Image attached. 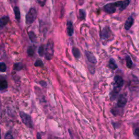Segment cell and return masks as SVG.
<instances>
[{
  "instance_id": "1",
  "label": "cell",
  "mask_w": 139,
  "mask_h": 139,
  "mask_svg": "<svg viewBox=\"0 0 139 139\" xmlns=\"http://www.w3.org/2000/svg\"><path fill=\"white\" fill-rule=\"evenodd\" d=\"M54 54V43L52 40L49 39L47 41L45 48V58L47 60H50Z\"/></svg>"
},
{
  "instance_id": "2",
  "label": "cell",
  "mask_w": 139,
  "mask_h": 139,
  "mask_svg": "<svg viewBox=\"0 0 139 139\" xmlns=\"http://www.w3.org/2000/svg\"><path fill=\"white\" fill-rule=\"evenodd\" d=\"M37 17V11L35 8H32L29 9L26 16V23L27 25H31L34 22Z\"/></svg>"
},
{
  "instance_id": "3",
  "label": "cell",
  "mask_w": 139,
  "mask_h": 139,
  "mask_svg": "<svg viewBox=\"0 0 139 139\" xmlns=\"http://www.w3.org/2000/svg\"><path fill=\"white\" fill-rule=\"evenodd\" d=\"M19 115L21 117V119L22 120V122L26 126L29 127V128H33V121H32V118L30 115L22 111L20 112Z\"/></svg>"
},
{
  "instance_id": "4",
  "label": "cell",
  "mask_w": 139,
  "mask_h": 139,
  "mask_svg": "<svg viewBox=\"0 0 139 139\" xmlns=\"http://www.w3.org/2000/svg\"><path fill=\"white\" fill-rule=\"evenodd\" d=\"M116 8L115 3H109L103 7V10L108 14H113L116 11Z\"/></svg>"
},
{
  "instance_id": "5",
  "label": "cell",
  "mask_w": 139,
  "mask_h": 139,
  "mask_svg": "<svg viewBox=\"0 0 139 139\" xmlns=\"http://www.w3.org/2000/svg\"><path fill=\"white\" fill-rule=\"evenodd\" d=\"M130 0H125V1H120L115 2V3L116 6L119 8V10L120 11H123L128 7V5L129 4Z\"/></svg>"
},
{
  "instance_id": "6",
  "label": "cell",
  "mask_w": 139,
  "mask_h": 139,
  "mask_svg": "<svg viewBox=\"0 0 139 139\" xmlns=\"http://www.w3.org/2000/svg\"><path fill=\"white\" fill-rule=\"evenodd\" d=\"M111 35V31L109 27H105L100 32V36L101 39L106 40L109 39Z\"/></svg>"
},
{
  "instance_id": "7",
  "label": "cell",
  "mask_w": 139,
  "mask_h": 139,
  "mask_svg": "<svg viewBox=\"0 0 139 139\" xmlns=\"http://www.w3.org/2000/svg\"><path fill=\"white\" fill-rule=\"evenodd\" d=\"M127 102V99L125 96L121 94L119 97L117 103V106L119 108H123L125 106Z\"/></svg>"
},
{
  "instance_id": "8",
  "label": "cell",
  "mask_w": 139,
  "mask_h": 139,
  "mask_svg": "<svg viewBox=\"0 0 139 139\" xmlns=\"http://www.w3.org/2000/svg\"><path fill=\"white\" fill-rule=\"evenodd\" d=\"M115 87L121 88L124 84V81L123 78L120 76H116L114 77Z\"/></svg>"
},
{
  "instance_id": "9",
  "label": "cell",
  "mask_w": 139,
  "mask_h": 139,
  "mask_svg": "<svg viewBox=\"0 0 139 139\" xmlns=\"http://www.w3.org/2000/svg\"><path fill=\"white\" fill-rule=\"evenodd\" d=\"M85 55L87 56L88 60L91 64H95L97 63V59L95 56L93 55V53L89 51H85Z\"/></svg>"
},
{
  "instance_id": "10",
  "label": "cell",
  "mask_w": 139,
  "mask_h": 139,
  "mask_svg": "<svg viewBox=\"0 0 139 139\" xmlns=\"http://www.w3.org/2000/svg\"><path fill=\"white\" fill-rule=\"evenodd\" d=\"M8 88V82L3 77L0 76V90L4 91Z\"/></svg>"
},
{
  "instance_id": "11",
  "label": "cell",
  "mask_w": 139,
  "mask_h": 139,
  "mask_svg": "<svg viewBox=\"0 0 139 139\" xmlns=\"http://www.w3.org/2000/svg\"><path fill=\"white\" fill-rule=\"evenodd\" d=\"M134 20L133 18V17L129 16L128 18L127 19L125 24V28L126 30L128 31L129 29H130V28L132 27L133 25L134 24Z\"/></svg>"
},
{
  "instance_id": "12",
  "label": "cell",
  "mask_w": 139,
  "mask_h": 139,
  "mask_svg": "<svg viewBox=\"0 0 139 139\" xmlns=\"http://www.w3.org/2000/svg\"><path fill=\"white\" fill-rule=\"evenodd\" d=\"M67 33L69 36L71 37L73 34L74 29L72 22L71 21H68L67 22Z\"/></svg>"
},
{
  "instance_id": "13",
  "label": "cell",
  "mask_w": 139,
  "mask_h": 139,
  "mask_svg": "<svg viewBox=\"0 0 139 139\" xmlns=\"http://www.w3.org/2000/svg\"><path fill=\"white\" fill-rule=\"evenodd\" d=\"M120 90V88H117L116 87H115L113 89V91H111L110 93V99L111 100H114L115 98H116L118 93H119V91Z\"/></svg>"
},
{
  "instance_id": "14",
  "label": "cell",
  "mask_w": 139,
  "mask_h": 139,
  "mask_svg": "<svg viewBox=\"0 0 139 139\" xmlns=\"http://www.w3.org/2000/svg\"><path fill=\"white\" fill-rule=\"evenodd\" d=\"M9 21V18L7 16H3L0 18V27L3 28Z\"/></svg>"
},
{
  "instance_id": "15",
  "label": "cell",
  "mask_w": 139,
  "mask_h": 139,
  "mask_svg": "<svg viewBox=\"0 0 139 139\" xmlns=\"http://www.w3.org/2000/svg\"><path fill=\"white\" fill-rule=\"evenodd\" d=\"M108 66L109 69H110L113 70H115L117 69V65L116 64V62H115V60L113 58H111L109 60Z\"/></svg>"
},
{
  "instance_id": "16",
  "label": "cell",
  "mask_w": 139,
  "mask_h": 139,
  "mask_svg": "<svg viewBox=\"0 0 139 139\" xmlns=\"http://www.w3.org/2000/svg\"><path fill=\"white\" fill-rule=\"evenodd\" d=\"M14 14H15V19H16L17 21L19 22L20 19H21L20 11L19 8L16 6L14 7Z\"/></svg>"
},
{
  "instance_id": "17",
  "label": "cell",
  "mask_w": 139,
  "mask_h": 139,
  "mask_svg": "<svg viewBox=\"0 0 139 139\" xmlns=\"http://www.w3.org/2000/svg\"><path fill=\"white\" fill-rule=\"evenodd\" d=\"M72 52L74 57L78 59L81 57V52H80L79 49L78 48L73 47L72 49Z\"/></svg>"
},
{
  "instance_id": "18",
  "label": "cell",
  "mask_w": 139,
  "mask_h": 139,
  "mask_svg": "<svg viewBox=\"0 0 139 139\" xmlns=\"http://www.w3.org/2000/svg\"><path fill=\"white\" fill-rule=\"evenodd\" d=\"M28 36L29 39H30L31 41H32V43H36L37 42V37L35 35V33L33 31H29L28 33Z\"/></svg>"
},
{
  "instance_id": "19",
  "label": "cell",
  "mask_w": 139,
  "mask_h": 139,
  "mask_svg": "<svg viewBox=\"0 0 139 139\" xmlns=\"http://www.w3.org/2000/svg\"><path fill=\"white\" fill-rule=\"evenodd\" d=\"M126 65L127 67L129 68V69H131L133 65V63L131 58L130 57L129 55H127L126 57Z\"/></svg>"
},
{
  "instance_id": "20",
  "label": "cell",
  "mask_w": 139,
  "mask_h": 139,
  "mask_svg": "<svg viewBox=\"0 0 139 139\" xmlns=\"http://www.w3.org/2000/svg\"><path fill=\"white\" fill-rule=\"evenodd\" d=\"M45 46L44 45H41L39 48H38V53L41 57H43L44 55L45 54Z\"/></svg>"
},
{
  "instance_id": "21",
  "label": "cell",
  "mask_w": 139,
  "mask_h": 139,
  "mask_svg": "<svg viewBox=\"0 0 139 139\" xmlns=\"http://www.w3.org/2000/svg\"><path fill=\"white\" fill-rule=\"evenodd\" d=\"M79 19L81 20H84L86 17V13L84 10L83 9H79Z\"/></svg>"
},
{
  "instance_id": "22",
  "label": "cell",
  "mask_w": 139,
  "mask_h": 139,
  "mask_svg": "<svg viewBox=\"0 0 139 139\" xmlns=\"http://www.w3.org/2000/svg\"><path fill=\"white\" fill-rule=\"evenodd\" d=\"M27 54L30 57H32L34 54V48L33 46H29L27 49Z\"/></svg>"
},
{
  "instance_id": "23",
  "label": "cell",
  "mask_w": 139,
  "mask_h": 139,
  "mask_svg": "<svg viewBox=\"0 0 139 139\" xmlns=\"http://www.w3.org/2000/svg\"><path fill=\"white\" fill-rule=\"evenodd\" d=\"M23 68V66L21 63H16V64H14V66H13V69L15 70H21Z\"/></svg>"
},
{
  "instance_id": "24",
  "label": "cell",
  "mask_w": 139,
  "mask_h": 139,
  "mask_svg": "<svg viewBox=\"0 0 139 139\" xmlns=\"http://www.w3.org/2000/svg\"><path fill=\"white\" fill-rule=\"evenodd\" d=\"M7 70V66L3 62L0 63V72H4Z\"/></svg>"
},
{
  "instance_id": "25",
  "label": "cell",
  "mask_w": 139,
  "mask_h": 139,
  "mask_svg": "<svg viewBox=\"0 0 139 139\" xmlns=\"http://www.w3.org/2000/svg\"><path fill=\"white\" fill-rule=\"evenodd\" d=\"M34 65L36 67H43L44 66V63L41 60L38 59L35 61Z\"/></svg>"
},
{
  "instance_id": "26",
  "label": "cell",
  "mask_w": 139,
  "mask_h": 139,
  "mask_svg": "<svg viewBox=\"0 0 139 139\" xmlns=\"http://www.w3.org/2000/svg\"><path fill=\"white\" fill-rule=\"evenodd\" d=\"M38 3H39L41 7H43L45 5L47 0H37Z\"/></svg>"
},
{
  "instance_id": "27",
  "label": "cell",
  "mask_w": 139,
  "mask_h": 139,
  "mask_svg": "<svg viewBox=\"0 0 139 139\" xmlns=\"http://www.w3.org/2000/svg\"><path fill=\"white\" fill-rule=\"evenodd\" d=\"M134 133L136 137L139 138V128H136L134 131Z\"/></svg>"
},
{
  "instance_id": "28",
  "label": "cell",
  "mask_w": 139,
  "mask_h": 139,
  "mask_svg": "<svg viewBox=\"0 0 139 139\" xmlns=\"http://www.w3.org/2000/svg\"><path fill=\"white\" fill-rule=\"evenodd\" d=\"M13 138H14L11 135L10 133H7L4 137V139H13Z\"/></svg>"
},
{
  "instance_id": "29",
  "label": "cell",
  "mask_w": 139,
  "mask_h": 139,
  "mask_svg": "<svg viewBox=\"0 0 139 139\" xmlns=\"http://www.w3.org/2000/svg\"><path fill=\"white\" fill-rule=\"evenodd\" d=\"M40 84L43 87H46L47 86V83L45 81H41L40 82Z\"/></svg>"
},
{
  "instance_id": "30",
  "label": "cell",
  "mask_w": 139,
  "mask_h": 139,
  "mask_svg": "<svg viewBox=\"0 0 139 139\" xmlns=\"http://www.w3.org/2000/svg\"><path fill=\"white\" fill-rule=\"evenodd\" d=\"M1 138V130H0V139Z\"/></svg>"
},
{
  "instance_id": "31",
  "label": "cell",
  "mask_w": 139,
  "mask_h": 139,
  "mask_svg": "<svg viewBox=\"0 0 139 139\" xmlns=\"http://www.w3.org/2000/svg\"><path fill=\"white\" fill-rule=\"evenodd\" d=\"M0 109H1V103H0Z\"/></svg>"
}]
</instances>
